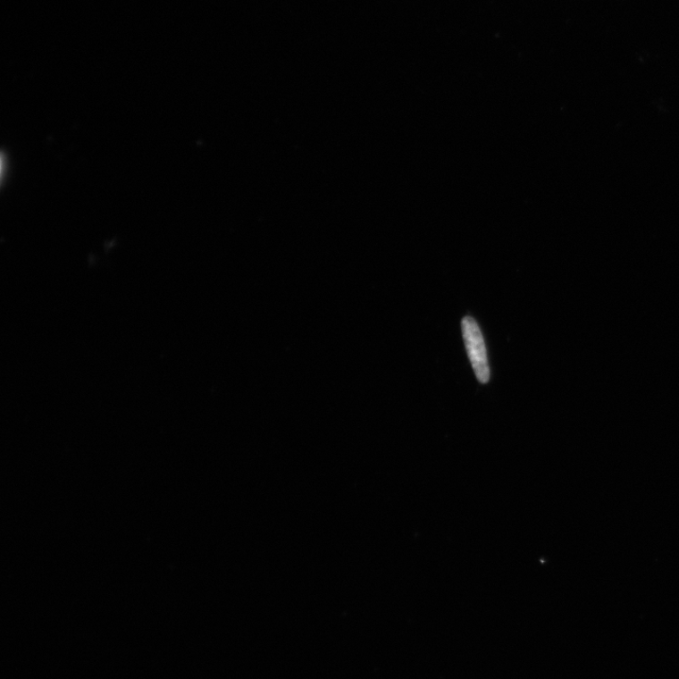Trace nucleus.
I'll return each mask as SVG.
<instances>
[{"label":"nucleus","mask_w":679,"mask_h":679,"mask_svg":"<svg viewBox=\"0 0 679 679\" xmlns=\"http://www.w3.org/2000/svg\"><path fill=\"white\" fill-rule=\"evenodd\" d=\"M462 328L465 348L475 377L478 378L480 382L485 384L490 380V368L488 365L486 347L481 329L478 323L471 316L464 318Z\"/></svg>","instance_id":"obj_1"}]
</instances>
